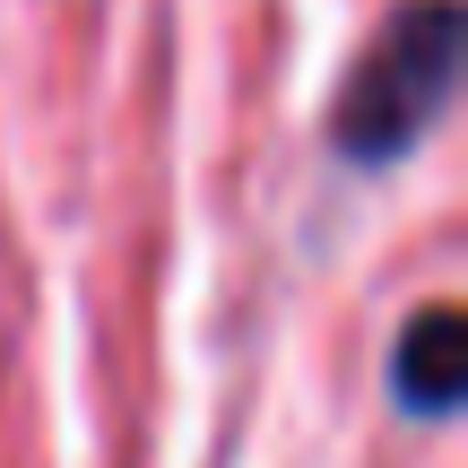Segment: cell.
Segmentation results:
<instances>
[{"mask_svg":"<svg viewBox=\"0 0 468 468\" xmlns=\"http://www.w3.org/2000/svg\"><path fill=\"white\" fill-rule=\"evenodd\" d=\"M452 87H460V0H399L330 104L338 156L347 165H399L452 113Z\"/></svg>","mask_w":468,"mask_h":468,"instance_id":"1","label":"cell"},{"mask_svg":"<svg viewBox=\"0 0 468 468\" xmlns=\"http://www.w3.org/2000/svg\"><path fill=\"white\" fill-rule=\"evenodd\" d=\"M460 356H468V330L452 303H425L408 321L399 356H390V390H399L408 417H452L460 408Z\"/></svg>","mask_w":468,"mask_h":468,"instance_id":"2","label":"cell"}]
</instances>
